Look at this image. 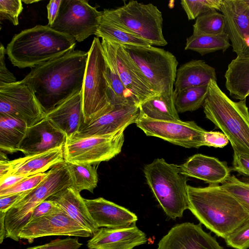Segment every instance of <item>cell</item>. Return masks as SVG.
I'll list each match as a JSON object with an SVG mask.
<instances>
[{
	"label": "cell",
	"mask_w": 249,
	"mask_h": 249,
	"mask_svg": "<svg viewBox=\"0 0 249 249\" xmlns=\"http://www.w3.org/2000/svg\"><path fill=\"white\" fill-rule=\"evenodd\" d=\"M88 52L72 51L33 68L21 81L46 113L82 91Z\"/></svg>",
	"instance_id": "cell-1"
},
{
	"label": "cell",
	"mask_w": 249,
	"mask_h": 249,
	"mask_svg": "<svg viewBox=\"0 0 249 249\" xmlns=\"http://www.w3.org/2000/svg\"><path fill=\"white\" fill-rule=\"evenodd\" d=\"M188 209L207 229L225 239L249 220V212L219 184L187 187Z\"/></svg>",
	"instance_id": "cell-2"
},
{
	"label": "cell",
	"mask_w": 249,
	"mask_h": 249,
	"mask_svg": "<svg viewBox=\"0 0 249 249\" xmlns=\"http://www.w3.org/2000/svg\"><path fill=\"white\" fill-rule=\"evenodd\" d=\"M75 41L48 25H38L15 35L6 54L14 66L35 68L73 51Z\"/></svg>",
	"instance_id": "cell-3"
},
{
	"label": "cell",
	"mask_w": 249,
	"mask_h": 249,
	"mask_svg": "<svg viewBox=\"0 0 249 249\" xmlns=\"http://www.w3.org/2000/svg\"><path fill=\"white\" fill-rule=\"evenodd\" d=\"M206 117L222 130L234 152L249 156V111L246 99L235 102L211 80L203 105Z\"/></svg>",
	"instance_id": "cell-4"
},
{
	"label": "cell",
	"mask_w": 249,
	"mask_h": 249,
	"mask_svg": "<svg viewBox=\"0 0 249 249\" xmlns=\"http://www.w3.org/2000/svg\"><path fill=\"white\" fill-rule=\"evenodd\" d=\"M143 173L147 183L166 215L176 219L188 209L187 177L178 165L157 158L146 164Z\"/></svg>",
	"instance_id": "cell-5"
},
{
	"label": "cell",
	"mask_w": 249,
	"mask_h": 249,
	"mask_svg": "<svg viewBox=\"0 0 249 249\" xmlns=\"http://www.w3.org/2000/svg\"><path fill=\"white\" fill-rule=\"evenodd\" d=\"M106 60L101 42L95 37L88 51L82 90L84 124H89L111 111ZM82 124V125H83Z\"/></svg>",
	"instance_id": "cell-6"
},
{
	"label": "cell",
	"mask_w": 249,
	"mask_h": 249,
	"mask_svg": "<svg viewBox=\"0 0 249 249\" xmlns=\"http://www.w3.org/2000/svg\"><path fill=\"white\" fill-rule=\"evenodd\" d=\"M102 17L122 29L137 35L152 46L167 44L162 32V13L152 3L130 0L117 8L104 9Z\"/></svg>",
	"instance_id": "cell-7"
},
{
	"label": "cell",
	"mask_w": 249,
	"mask_h": 249,
	"mask_svg": "<svg viewBox=\"0 0 249 249\" xmlns=\"http://www.w3.org/2000/svg\"><path fill=\"white\" fill-rule=\"evenodd\" d=\"M71 185L65 162L50 169L42 182L6 213L4 220L6 238L18 241V235L30 221L35 209L53 195L67 187H71Z\"/></svg>",
	"instance_id": "cell-8"
},
{
	"label": "cell",
	"mask_w": 249,
	"mask_h": 249,
	"mask_svg": "<svg viewBox=\"0 0 249 249\" xmlns=\"http://www.w3.org/2000/svg\"><path fill=\"white\" fill-rule=\"evenodd\" d=\"M122 46L156 94H175L178 61L172 53L153 46Z\"/></svg>",
	"instance_id": "cell-9"
},
{
	"label": "cell",
	"mask_w": 249,
	"mask_h": 249,
	"mask_svg": "<svg viewBox=\"0 0 249 249\" xmlns=\"http://www.w3.org/2000/svg\"><path fill=\"white\" fill-rule=\"evenodd\" d=\"M125 129L105 135L67 138L63 146L65 161L97 165L112 159L122 150Z\"/></svg>",
	"instance_id": "cell-10"
},
{
	"label": "cell",
	"mask_w": 249,
	"mask_h": 249,
	"mask_svg": "<svg viewBox=\"0 0 249 249\" xmlns=\"http://www.w3.org/2000/svg\"><path fill=\"white\" fill-rule=\"evenodd\" d=\"M102 15V11L88 0H62L57 17L50 27L81 42L95 34Z\"/></svg>",
	"instance_id": "cell-11"
},
{
	"label": "cell",
	"mask_w": 249,
	"mask_h": 249,
	"mask_svg": "<svg viewBox=\"0 0 249 249\" xmlns=\"http://www.w3.org/2000/svg\"><path fill=\"white\" fill-rule=\"evenodd\" d=\"M135 124L148 136L156 137L188 148L204 146L206 130L194 121L157 120L140 114Z\"/></svg>",
	"instance_id": "cell-12"
},
{
	"label": "cell",
	"mask_w": 249,
	"mask_h": 249,
	"mask_svg": "<svg viewBox=\"0 0 249 249\" xmlns=\"http://www.w3.org/2000/svg\"><path fill=\"white\" fill-rule=\"evenodd\" d=\"M0 115L31 126L46 117L32 89L21 80L0 86Z\"/></svg>",
	"instance_id": "cell-13"
},
{
	"label": "cell",
	"mask_w": 249,
	"mask_h": 249,
	"mask_svg": "<svg viewBox=\"0 0 249 249\" xmlns=\"http://www.w3.org/2000/svg\"><path fill=\"white\" fill-rule=\"evenodd\" d=\"M101 44L104 53L111 60L124 85L139 105L157 94L122 45L105 39H102Z\"/></svg>",
	"instance_id": "cell-14"
},
{
	"label": "cell",
	"mask_w": 249,
	"mask_h": 249,
	"mask_svg": "<svg viewBox=\"0 0 249 249\" xmlns=\"http://www.w3.org/2000/svg\"><path fill=\"white\" fill-rule=\"evenodd\" d=\"M54 235L89 237L93 233L62 210L30 221L21 231L18 237L31 243L36 238Z\"/></svg>",
	"instance_id": "cell-15"
},
{
	"label": "cell",
	"mask_w": 249,
	"mask_h": 249,
	"mask_svg": "<svg viewBox=\"0 0 249 249\" xmlns=\"http://www.w3.org/2000/svg\"><path fill=\"white\" fill-rule=\"evenodd\" d=\"M157 249H223L200 224L185 222L172 228L158 243Z\"/></svg>",
	"instance_id": "cell-16"
},
{
	"label": "cell",
	"mask_w": 249,
	"mask_h": 249,
	"mask_svg": "<svg viewBox=\"0 0 249 249\" xmlns=\"http://www.w3.org/2000/svg\"><path fill=\"white\" fill-rule=\"evenodd\" d=\"M221 12L226 23V33L237 56L249 55V10L239 0H223Z\"/></svg>",
	"instance_id": "cell-17"
},
{
	"label": "cell",
	"mask_w": 249,
	"mask_h": 249,
	"mask_svg": "<svg viewBox=\"0 0 249 249\" xmlns=\"http://www.w3.org/2000/svg\"><path fill=\"white\" fill-rule=\"evenodd\" d=\"M140 114L139 106L117 105L109 112L89 124H83L73 137L107 135L136 123Z\"/></svg>",
	"instance_id": "cell-18"
},
{
	"label": "cell",
	"mask_w": 249,
	"mask_h": 249,
	"mask_svg": "<svg viewBox=\"0 0 249 249\" xmlns=\"http://www.w3.org/2000/svg\"><path fill=\"white\" fill-rule=\"evenodd\" d=\"M66 135L55 127L46 117L28 127L18 151L25 156L31 155L64 146Z\"/></svg>",
	"instance_id": "cell-19"
},
{
	"label": "cell",
	"mask_w": 249,
	"mask_h": 249,
	"mask_svg": "<svg viewBox=\"0 0 249 249\" xmlns=\"http://www.w3.org/2000/svg\"><path fill=\"white\" fill-rule=\"evenodd\" d=\"M145 233L135 224L120 228H101L88 241L89 249H133L145 244Z\"/></svg>",
	"instance_id": "cell-20"
},
{
	"label": "cell",
	"mask_w": 249,
	"mask_h": 249,
	"mask_svg": "<svg viewBox=\"0 0 249 249\" xmlns=\"http://www.w3.org/2000/svg\"><path fill=\"white\" fill-rule=\"evenodd\" d=\"M89 212L99 228H120L135 224L137 216L128 209L103 197L85 199Z\"/></svg>",
	"instance_id": "cell-21"
},
{
	"label": "cell",
	"mask_w": 249,
	"mask_h": 249,
	"mask_svg": "<svg viewBox=\"0 0 249 249\" xmlns=\"http://www.w3.org/2000/svg\"><path fill=\"white\" fill-rule=\"evenodd\" d=\"M178 167L181 174L209 184H221L231 175L230 169L226 162L201 154L191 156Z\"/></svg>",
	"instance_id": "cell-22"
},
{
	"label": "cell",
	"mask_w": 249,
	"mask_h": 249,
	"mask_svg": "<svg viewBox=\"0 0 249 249\" xmlns=\"http://www.w3.org/2000/svg\"><path fill=\"white\" fill-rule=\"evenodd\" d=\"M45 117L67 138L73 137L84 124L82 91L47 113Z\"/></svg>",
	"instance_id": "cell-23"
},
{
	"label": "cell",
	"mask_w": 249,
	"mask_h": 249,
	"mask_svg": "<svg viewBox=\"0 0 249 249\" xmlns=\"http://www.w3.org/2000/svg\"><path fill=\"white\" fill-rule=\"evenodd\" d=\"M64 161L63 146L59 147L44 152L9 160L10 167L9 175L31 176L45 172L55 165Z\"/></svg>",
	"instance_id": "cell-24"
},
{
	"label": "cell",
	"mask_w": 249,
	"mask_h": 249,
	"mask_svg": "<svg viewBox=\"0 0 249 249\" xmlns=\"http://www.w3.org/2000/svg\"><path fill=\"white\" fill-rule=\"evenodd\" d=\"M48 199L56 202L71 217L79 223L93 234L99 229L92 219L80 193L67 187Z\"/></svg>",
	"instance_id": "cell-25"
},
{
	"label": "cell",
	"mask_w": 249,
	"mask_h": 249,
	"mask_svg": "<svg viewBox=\"0 0 249 249\" xmlns=\"http://www.w3.org/2000/svg\"><path fill=\"white\" fill-rule=\"evenodd\" d=\"M211 80L217 81L215 69L202 60H192L178 69L174 92L185 89L208 85Z\"/></svg>",
	"instance_id": "cell-26"
},
{
	"label": "cell",
	"mask_w": 249,
	"mask_h": 249,
	"mask_svg": "<svg viewBox=\"0 0 249 249\" xmlns=\"http://www.w3.org/2000/svg\"><path fill=\"white\" fill-rule=\"evenodd\" d=\"M225 78V87L230 96L235 99L245 100L249 96V55L232 60Z\"/></svg>",
	"instance_id": "cell-27"
},
{
	"label": "cell",
	"mask_w": 249,
	"mask_h": 249,
	"mask_svg": "<svg viewBox=\"0 0 249 249\" xmlns=\"http://www.w3.org/2000/svg\"><path fill=\"white\" fill-rule=\"evenodd\" d=\"M140 114L149 118L164 121L180 120L175 103V94H157L139 105Z\"/></svg>",
	"instance_id": "cell-28"
},
{
	"label": "cell",
	"mask_w": 249,
	"mask_h": 249,
	"mask_svg": "<svg viewBox=\"0 0 249 249\" xmlns=\"http://www.w3.org/2000/svg\"><path fill=\"white\" fill-rule=\"evenodd\" d=\"M27 128V124L22 121L0 115V151L10 153L18 151Z\"/></svg>",
	"instance_id": "cell-29"
},
{
	"label": "cell",
	"mask_w": 249,
	"mask_h": 249,
	"mask_svg": "<svg viewBox=\"0 0 249 249\" xmlns=\"http://www.w3.org/2000/svg\"><path fill=\"white\" fill-rule=\"evenodd\" d=\"M104 55L106 60V75L108 84L109 97L111 105L113 106H139L132 93L124 85L111 60L105 53Z\"/></svg>",
	"instance_id": "cell-30"
},
{
	"label": "cell",
	"mask_w": 249,
	"mask_h": 249,
	"mask_svg": "<svg viewBox=\"0 0 249 249\" xmlns=\"http://www.w3.org/2000/svg\"><path fill=\"white\" fill-rule=\"evenodd\" d=\"M98 37L122 45L150 47L147 41L137 35L122 29L107 20L101 17L95 34Z\"/></svg>",
	"instance_id": "cell-31"
},
{
	"label": "cell",
	"mask_w": 249,
	"mask_h": 249,
	"mask_svg": "<svg viewBox=\"0 0 249 249\" xmlns=\"http://www.w3.org/2000/svg\"><path fill=\"white\" fill-rule=\"evenodd\" d=\"M64 162L71 178V188L79 193L83 190L93 193L98 182L97 166Z\"/></svg>",
	"instance_id": "cell-32"
},
{
	"label": "cell",
	"mask_w": 249,
	"mask_h": 249,
	"mask_svg": "<svg viewBox=\"0 0 249 249\" xmlns=\"http://www.w3.org/2000/svg\"><path fill=\"white\" fill-rule=\"evenodd\" d=\"M230 41L227 34L219 36L192 34L186 38L184 49L203 55L219 50L225 51L231 45Z\"/></svg>",
	"instance_id": "cell-33"
},
{
	"label": "cell",
	"mask_w": 249,
	"mask_h": 249,
	"mask_svg": "<svg viewBox=\"0 0 249 249\" xmlns=\"http://www.w3.org/2000/svg\"><path fill=\"white\" fill-rule=\"evenodd\" d=\"M208 91L209 84L174 92L175 106L178 113L193 111L203 107Z\"/></svg>",
	"instance_id": "cell-34"
},
{
	"label": "cell",
	"mask_w": 249,
	"mask_h": 249,
	"mask_svg": "<svg viewBox=\"0 0 249 249\" xmlns=\"http://www.w3.org/2000/svg\"><path fill=\"white\" fill-rule=\"evenodd\" d=\"M193 27V34L195 35L219 36L227 34L225 17L216 10L199 16Z\"/></svg>",
	"instance_id": "cell-35"
},
{
	"label": "cell",
	"mask_w": 249,
	"mask_h": 249,
	"mask_svg": "<svg viewBox=\"0 0 249 249\" xmlns=\"http://www.w3.org/2000/svg\"><path fill=\"white\" fill-rule=\"evenodd\" d=\"M223 0H182L181 5L189 20L196 19L211 10H221Z\"/></svg>",
	"instance_id": "cell-36"
},
{
	"label": "cell",
	"mask_w": 249,
	"mask_h": 249,
	"mask_svg": "<svg viewBox=\"0 0 249 249\" xmlns=\"http://www.w3.org/2000/svg\"><path fill=\"white\" fill-rule=\"evenodd\" d=\"M220 185L249 212V184L230 175Z\"/></svg>",
	"instance_id": "cell-37"
},
{
	"label": "cell",
	"mask_w": 249,
	"mask_h": 249,
	"mask_svg": "<svg viewBox=\"0 0 249 249\" xmlns=\"http://www.w3.org/2000/svg\"><path fill=\"white\" fill-rule=\"evenodd\" d=\"M48 174V171L29 176L13 187L0 191V197L31 191L40 184Z\"/></svg>",
	"instance_id": "cell-38"
},
{
	"label": "cell",
	"mask_w": 249,
	"mask_h": 249,
	"mask_svg": "<svg viewBox=\"0 0 249 249\" xmlns=\"http://www.w3.org/2000/svg\"><path fill=\"white\" fill-rule=\"evenodd\" d=\"M228 247L235 249L249 248V220L238 227L225 239Z\"/></svg>",
	"instance_id": "cell-39"
},
{
	"label": "cell",
	"mask_w": 249,
	"mask_h": 249,
	"mask_svg": "<svg viewBox=\"0 0 249 249\" xmlns=\"http://www.w3.org/2000/svg\"><path fill=\"white\" fill-rule=\"evenodd\" d=\"M21 0H0V19H7L14 25L18 24V17L23 10Z\"/></svg>",
	"instance_id": "cell-40"
},
{
	"label": "cell",
	"mask_w": 249,
	"mask_h": 249,
	"mask_svg": "<svg viewBox=\"0 0 249 249\" xmlns=\"http://www.w3.org/2000/svg\"><path fill=\"white\" fill-rule=\"evenodd\" d=\"M82 245L77 238L68 237L52 240L45 244L37 245L26 249H78Z\"/></svg>",
	"instance_id": "cell-41"
},
{
	"label": "cell",
	"mask_w": 249,
	"mask_h": 249,
	"mask_svg": "<svg viewBox=\"0 0 249 249\" xmlns=\"http://www.w3.org/2000/svg\"><path fill=\"white\" fill-rule=\"evenodd\" d=\"M62 210L56 202L47 199L42 202L35 209L30 221L41 216L59 212Z\"/></svg>",
	"instance_id": "cell-42"
},
{
	"label": "cell",
	"mask_w": 249,
	"mask_h": 249,
	"mask_svg": "<svg viewBox=\"0 0 249 249\" xmlns=\"http://www.w3.org/2000/svg\"><path fill=\"white\" fill-rule=\"evenodd\" d=\"M204 146L223 148L228 144L229 141L223 133L206 130L204 134Z\"/></svg>",
	"instance_id": "cell-43"
},
{
	"label": "cell",
	"mask_w": 249,
	"mask_h": 249,
	"mask_svg": "<svg viewBox=\"0 0 249 249\" xmlns=\"http://www.w3.org/2000/svg\"><path fill=\"white\" fill-rule=\"evenodd\" d=\"M6 50L1 43L0 45V86L16 82L17 79L6 68L5 54Z\"/></svg>",
	"instance_id": "cell-44"
},
{
	"label": "cell",
	"mask_w": 249,
	"mask_h": 249,
	"mask_svg": "<svg viewBox=\"0 0 249 249\" xmlns=\"http://www.w3.org/2000/svg\"><path fill=\"white\" fill-rule=\"evenodd\" d=\"M30 191L0 197V213H6L13 206L23 199Z\"/></svg>",
	"instance_id": "cell-45"
},
{
	"label": "cell",
	"mask_w": 249,
	"mask_h": 249,
	"mask_svg": "<svg viewBox=\"0 0 249 249\" xmlns=\"http://www.w3.org/2000/svg\"><path fill=\"white\" fill-rule=\"evenodd\" d=\"M233 170L249 177V156L234 152Z\"/></svg>",
	"instance_id": "cell-46"
},
{
	"label": "cell",
	"mask_w": 249,
	"mask_h": 249,
	"mask_svg": "<svg viewBox=\"0 0 249 249\" xmlns=\"http://www.w3.org/2000/svg\"><path fill=\"white\" fill-rule=\"evenodd\" d=\"M28 177L20 175H10L0 179V191L13 187Z\"/></svg>",
	"instance_id": "cell-47"
},
{
	"label": "cell",
	"mask_w": 249,
	"mask_h": 249,
	"mask_svg": "<svg viewBox=\"0 0 249 249\" xmlns=\"http://www.w3.org/2000/svg\"><path fill=\"white\" fill-rule=\"evenodd\" d=\"M62 0H50L47 6L48 25L51 26L54 22L58 15Z\"/></svg>",
	"instance_id": "cell-48"
},
{
	"label": "cell",
	"mask_w": 249,
	"mask_h": 249,
	"mask_svg": "<svg viewBox=\"0 0 249 249\" xmlns=\"http://www.w3.org/2000/svg\"><path fill=\"white\" fill-rule=\"evenodd\" d=\"M6 213H0V243L1 244L6 238V230L4 224V220Z\"/></svg>",
	"instance_id": "cell-49"
},
{
	"label": "cell",
	"mask_w": 249,
	"mask_h": 249,
	"mask_svg": "<svg viewBox=\"0 0 249 249\" xmlns=\"http://www.w3.org/2000/svg\"><path fill=\"white\" fill-rule=\"evenodd\" d=\"M239 1L244 7L249 10V0H239Z\"/></svg>",
	"instance_id": "cell-50"
},
{
	"label": "cell",
	"mask_w": 249,
	"mask_h": 249,
	"mask_svg": "<svg viewBox=\"0 0 249 249\" xmlns=\"http://www.w3.org/2000/svg\"><path fill=\"white\" fill-rule=\"evenodd\" d=\"M39 0H22V2H23L25 4H32L35 2H38Z\"/></svg>",
	"instance_id": "cell-51"
},
{
	"label": "cell",
	"mask_w": 249,
	"mask_h": 249,
	"mask_svg": "<svg viewBox=\"0 0 249 249\" xmlns=\"http://www.w3.org/2000/svg\"><path fill=\"white\" fill-rule=\"evenodd\" d=\"M245 182H246L247 183H248V184H249V178H246L245 180Z\"/></svg>",
	"instance_id": "cell-52"
}]
</instances>
